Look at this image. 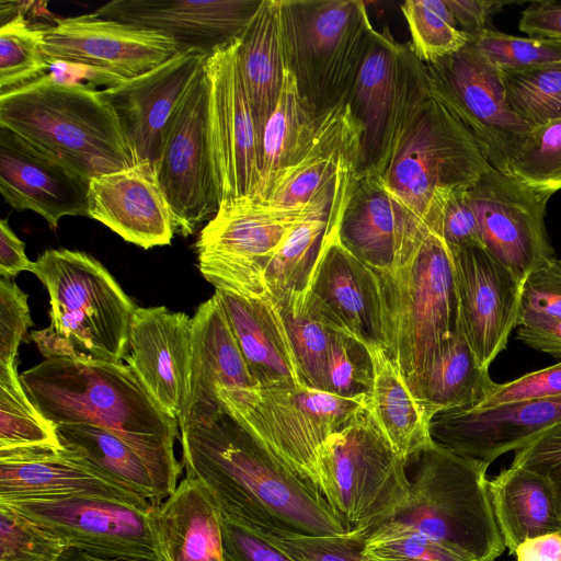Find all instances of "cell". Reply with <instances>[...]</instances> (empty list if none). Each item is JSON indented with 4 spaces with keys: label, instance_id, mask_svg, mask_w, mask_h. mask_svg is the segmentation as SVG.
I'll return each mask as SVG.
<instances>
[{
    "label": "cell",
    "instance_id": "6da1fadb",
    "mask_svg": "<svg viewBox=\"0 0 561 561\" xmlns=\"http://www.w3.org/2000/svg\"><path fill=\"white\" fill-rule=\"evenodd\" d=\"M180 440L186 474L211 490L224 516L248 527L283 525L350 540L322 494L279 463L222 403L214 415L181 426Z\"/></svg>",
    "mask_w": 561,
    "mask_h": 561
},
{
    "label": "cell",
    "instance_id": "7a4b0ae2",
    "mask_svg": "<svg viewBox=\"0 0 561 561\" xmlns=\"http://www.w3.org/2000/svg\"><path fill=\"white\" fill-rule=\"evenodd\" d=\"M34 405L54 426L88 424L129 445L153 472L164 499L178 486V420L127 365L92 358H48L20 375Z\"/></svg>",
    "mask_w": 561,
    "mask_h": 561
},
{
    "label": "cell",
    "instance_id": "3957f363",
    "mask_svg": "<svg viewBox=\"0 0 561 561\" xmlns=\"http://www.w3.org/2000/svg\"><path fill=\"white\" fill-rule=\"evenodd\" d=\"M0 126L89 181L136 165L102 90L51 73L0 95Z\"/></svg>",
    "mask_w": 561,
    "mask_h": 561
},
{
    "label": "cell",
    "instance_id": "277c9868",
    "mask_svg": "<svg viewBox=\"0 0 561 561\" xmlns=\"http://www.w3.org/2000/svg\"><path fill=\"white\" fill-rule=\"evenodd\" d=\"M377 276L383 301V350L414 396L428 364L459 325L451 254L428 229L403 262Z\"/></svg>",
    "mask_w": 561,
    "mask_h": 561
},
{
    "label": "cell",
    "instance_id": "5b68a950",
    "mask_svg": "<svg viewBox=\"0 0 561 561\" xmlns=\"http://www.w3.org/2000/svg\"><path fill=\"white\" fill-rule=\"evenodd\" d=\"M407 466L367 405L329 438L318 462L320 493L351 541L362 546L405 510L411 493Z\"/></svg>",
    "mask_w": 561,
    "mask_h": 561
},
{
    "label": "cell",
    "instance_id": "8992f818",
    "mask_svg": "<svg viewBox=\"0 0 561 561\" xmlns=\"http://www.w3.org/2000/svg\"><path fill=\"white\" fill-rule=\"evenodd\" d=\"M287 67L316 117L346 102L375 28L360 0H280Z\"/></svg>",
    "mask_w": 561,
    "mask_h": 561
},
{
    "label": "cell",
    "instance_id": "52a82bcc",
    "mask_svg": "<svg viewBox=\"0 0 561 561\" xmlns=\"http://www.w3.org/2000/svg\"><path fill=\"white\" fill-rule=\"evenodd\" d=\"M420 460L408 506L397 517L472 561H495L505 546L494 516L490 465L434 445Z\"/></svg>",
    "mask_w": 561,
    "mask_h": 561
},
{
    "label": "cell",
    "instance_id": "ba28073f",
    "mask_svg": "<svg viewBox=\"0 0 561 561\" xmlns=\"http://www.w3.org/2000/svg\"><path fill=\"white\" fill-rule=\"evenodd\" d=\"M33 273L49 295L50 328L81 358L121 363L129 351L135 304L92 255L49 249Z\"/></svg>",
    "mask_w": 561,
    "mask_h": 561
},
{
    "label": "cell",
    "instance_id": "9c48e42d",
    "mask_svg": "<svg viewBox=\"0 0 561 561\" xmlns=\"http://www.w3.org/2000/svg\"><path fill=\"white\" fill-rule=\"evenodd\" d=\"M225 409L285 468L320 492L318 462L329 438L364 405L307 386L218 390Z\"/></svg>",
    "mask_w": 561,
    "mask_h": 561
},
{
    "label": "cell",
    "instance_id": "30bf717a",
    "mask_svg": "<svg viewBox=\"0 0 561 561\" xmlns=\"http://www.w3.org/2000/svg\"><path fill=\"white\" fill-rule=\"evenodd\" d=\"M355 179L347 180L332 195L299 206L279 207L253 197L220 206L195 243L201 273L218 290L245 298L266 297L267 267L287 237Z\"/></svg>",
    "mask_w": 561,
    "mask_h": 561
},
{
    "label": "cell",
    "instance_id": "8fae6325",
    "mask_svg": "<svg viewBox=\"0 0 561 561\" xmlns=\"http://www.w3.org/2000/svg\"><path fill=\"white\" fill-rule=\"evenodd\" d=\"M431 94L425 62L387 26L375 30L347 98L362 127L364 174L382 175L415 113Z\"/></svg>",
    "mask_w": 561,
    "mask_h": 561
},
{
    "label": "cell",
    "instance_id": "7c38bea8",
    "mask_svg": "<svg viewBox=\"0 0 561 561\" xmlns=\"http://www.w3.org/2000/svg\"><path fill=\"white\" fill-rule=\"evenodd\" d=\"M489 165L473 138L431 91L380 178L424 224L438 193L470 188Z\"/></svg>",
    "mask_w": 561,
    "mask_h": 561
},
{
    "label": "cell",
    "instance_id": "4fadbf2b",
    "mask_svg": "<svg viewBox=\"0 0 561 561\" xmlns=\"http://www.w3.org/2000/svg\"><path fill=\"white\" fill-rule=\"evenodd\" d=\"M425 65L433 95L465 127L488 163L510 174L533 130L510 110L500 69L471 42Z\"/></svg>",
    "mask_w": 561,
    "mask_h": 561
},
{
    "label": "cell",
    "instance_id": "5bb4252c",
    "mask_svg": "<svg viewBox=\"0 0 561 561\" xmlns=\"http://www.w3.org/2000/svg\"><path fill=\"white\" fill-rule=\"evenodd\" d=\"M239 48L240 38L216 48L205 64L208 139L220 206L254 197L261 180V138Z\"/></svg>",
    "mask_w": 561,
    "mask_h": 561
},
{
    "label": "cell",
    "instance_id": "9a60e30c",
    "mask_svg": "<svg viewBox=\"0 0 561 561\" xmlns=\"http://www.w3.org/2000/svg\"><path fill=\"white\" fill-rule=\"evenodd\" d=\"M152 170L170 207L175 232L191 236L218 213L205 70L176 110Z\"/></svg>",
    "mask_w": 561,
    "mask_h": 561
},
{
    "label": "cell",
    "instance_id": "2e32d148",
    "mask_svg": "<svg viewBox=\"0 0 561 561\" xmlns=\"http://www.w3.org/2000/svg\"><path fill=\"white\" fill-rule=\"evenodd\" d=\"M484 249L523 284L554 259L545 216L552 196L489 165L468 190Z\"/></svg>",
    "mask_w": 561,
    "mask_h": 561
},
{
    "label": "cell",
    "instance_id": "e0dca14e",
    "mask_svg": "<svg viewBox=\"0 0 561 561\" xmlns=\"http://www.w3.org/2000/svg\"><path fill=\"white\" fill-rule=\"evenodd\" d=\"M43 53L51 65L81 66L122 82L141 76L180 51L169 35L95 12L42 25Z\"/></svg>",
    "mask_w": 561,
    "mask_h": 561
},
{
    "label": "cell",
    "instance_id": "ac0fdd59",
    "mask_svg": "<svg viewBox=\"0 0 561 561\" xmlns=\"http://www.w3.org/2000/svg\"><path fill=\"white\" fill-rule=\"evenodd\" d=\"M4 503L57 536L67 548L110 559L162 561L150 525L151 508L93 496Z\"/></svg>",
    "mask_w": 561,
    "mask_h": 561
},
{
    "label": "cell",
    "instance_id": "d6986e66",
    "mask_svg": "<svg viewBox=\"0 0 561 561\" xmlns=\"http://www.w3.org/2000/svg\"><path fill=\"white\" fill-rule=\"evenodd\" d=\"M208 56L197 48L180 50L154 69L102 90L136 164L153 167L171 121Z\"/></svg>",
    "mask_w": 561,
    "mask_h": 561
},
{
    "label": "cell",
    "instance_id": "ffe728a7",
    "mask_svg": "<svg viewBox=\"0 0 561 561\" xmlns=\"http://www.w3.org/2000/svg\"><path fill=\"white\" fill-rule=\"evenodd\" d=\"M449 251L460 325L479 364L489 369L517 328L522 283L482 245Z\"/></svg>",
    "mask_w": 561,
    "mask_h": 561
},
{
    "label": "cell",
    "instance_id": "44dd1931",
    "mask_svg": "<svg viewBox=\"0 0 561 561\" xmlns=\"http://www.w3.org/2000/svg\"><path fill=\"white\" fill-rule=\"evenodd\" d=\"M339 224L328 232L304 290L337 330L366 346L383 348V301L377 273L341 243Z\"/></svg>",
    "mask_w": 561,
    "mask_h": 561
},
{
    "label": "cell",
    "instance_id": "7402d4cb",
    "mask_svg": "<svg viewBox=\"0 0 561 561\" xmlns=\"http://www.w3.org/2000/svg\"><path fill=\"white\" fill-rule=\"evenodd\" d=\"M364 175L362 127L347 102L320 115L299 159L280 171L262 199L294 207L334 194L347 180Z\"/></svg>",
    "mask_w": 561,
    "mask_h": 561
},
{
    "label": "cell",
    "instance_id": "603a6c76",
    "mask_svg": "<svg viewBox=\"0 0 561 561\" xmlns=\"http://www.w3.org/2000/svg\"><path fill=\"white\" fill-rule=\"evenodd\" d=\"M559 423L561 396L443 411L432 416L428 428L435 445L491 465Z\"/></svg>",
    "mask_w": 561,
    "mask_h": 561
},
{
    "label": "cell",
    "instance_id": "cb8c5ba5",
    "mask_svg": "<svg viewBox=\"0 0 561 561\" xmlns=\"http://www.w3.org/2000/svg\"><path fill=\"white\" fill-rule=\"evenodd\" d=\"M427 228L377 174L362 175L341 217V243L377 273L391 272L422 240Z\"/></svg>",
    "mask_w": 561,
    "mask_h": 561
},
{
    "label": "cell",
    "instance_id": "d4e9b609",
    "mask_svg": "<svg viewBox=\"0 0 561 561\" xmlns=\"http://www.w3.org/2000/svg\"><path fill=\"white\" fill-rule=\"evenodd\" d=\"M93 496L144 511L149 501L95 471L62 447L0 449V501Z\"/></svg>",
    "mask_w": 561,
    "mask_h": 561
},
{
    "label": "cell",
    "instance_id": "484cf974",
    "mask_svg": "<svg viewBox=\"0 0 561 561\" xmlns=\"http://www.w3.org/2000/svg\"><path fill=\"white\" fill-rule=\"evenodd\" d=\"M192 318L167 307H137L124 358L160 407L183 416L190 398Z\"/></svg>",
    "mask_w": 561,
    "mask_h": 561
},
{
    "label": "cell",
    "instance_id": "4316f807",
    "mask_svg": "<svg viewBox=\"0 0 561 561\" xmlns=\"http://www.w3.org/2000/svg\"><path fill=\"white\" fill-rule=\"evenodd\" d=\"M262 0H116L95 10L100 16L162 32L180 50L211 54L242 36Z\"/></svg>",
    "mask_w": 561,
    "mask_h": 561
},
{
    "label": "cell",
    "instance_id": "83f0119b",
    "mask_svg": "<svg viewBox=\"0 0 561 561\" xmlns=\"http://www.w3.org/2000/svg\"><path fill=\"white\" fill-rule=\"evenodd\" d=\"M90 181L0 126V193L16 210L41 215L51 229L88 216Z\"/></svg>",
    "mask_w": 561,
    "mask_h": 561
},
{
    "label": "cell",
    "instance_id": "f1b7e54d",
    "mask_svg": "<svg viewBox=\"0 0 561 561\" xmlns=\"http://www.w3.org/2000/svg\"><path fill=\"white\" fill-rule=\"evenodd\" d=\"M88 217L144 249L169 244L175 232L170 207L146 163L92 178Z\"/></svg>",
    "mask_w": 561,
    "mask_h": 561
},
{
    "label": "cell",
    "instance_id": "f546056e",
    "mask_svg": "<svg viewBox=\"0 0 561 561\" xmlns=\"http://www.w3.org/2000/svg\"><path fill=\"white\" fill-rule=\"evenodd\" d=\"M252 387L255 383L214 294L198 306L192 318L190 398L179 428L217 413L221 408L218 390Z\"/></svg>",
    "mask_w": 561,
    "mask_h": 561
},
{
    "label": "cell",
    "instance_id": "4dcf8cb0",
    "mask_svg": "<svg viewBox=\"0 0 561 561\" xmlns=\"http://www.w3.org/2000/svg\"><path fill=\"white\" fill-rule=\"evenodd\" d=\"M149 517L162 561H225L221 510L199 479L186 474Z\"/></svg>",
    "mask_w": 561,
    "mask_h": 561
},
{
    "label": "cell",
    "instance_id": "1f68e13d",
    "mask_svg": "<svg viewBox=\"0 0 561 561\" xmlns=\"http://www.w3.org/2000/svg\"><path fill=\"white\" fill-rule=\"evenodd\" d=\"M215 295L255 387L304 385L285 324L273 299L270 296L245 298L218 289Z\"/></svg>",
    "mask_w": 561,
    "mask_h": 561
},
{
    "label": "cell",
    "instance_id": "d6a6232c",
    "mask_svg": "<svg viewBox=\"0 0 561 561\" xmlns=\"http://www.w3.org/2000/svg\"><path fill=\"white\" fill-rule=\"evenodd\" d=\"M494 516L508 554L527 538L561 533V517L550 480L510 466L489 480Z\"/></svg>",
    "mask_w": 561,
    "mask_h": 561
},
{
    "label": "cell",
    "instance_id": "836d02e7",
    "mask_svg": "<svg viewBox=\"0 0 561 561\" xmlns=\"http://www.w3.org/2000/svg\"><path fill=\"white\" fill-rule=\"evenodd\" d=\"M239 57L262 140L288 71L280 0H262L240 37Z\"/></svg>",
    "mask_w": 561,
    "mask_h": 561
},
{
    "label": "cell",
    "instance_id": "e575fe53",
    "mask_svg": "<svg viewBox=\"0 0 561 561\" xmlns=\"http://www.w3.org/2000/svg\"><path fill=\"white\" fill-rule=\"evenodd\" d=\"M373 385L366 405L394 451L408 461L433 447L430 417L381 346H367Z\"/></svg>",
    "mask_w": 561,
    "mask_h": 561
},
{
    "label": "cell",
    "instance_id": "d590c367",
    "mask_svg": "<svg viewBox=\"0 0 561 561\" xmlns=\"http://www.w3.org/2000/svg\"><path fill=\"white\" fill-rule=\"evenodd\" d=\"M472 352L462 328L443 345L425 369L414 397L430 420L438 412L478 408L494 386Z\"/></svg>",
    "mask_w": 561,
    "mask_h": 561
},
{
    "label": "cell",
    "instance_id": "8d00e7d4",
    "mask_svg": "<svg viewBox=\"0 0 561 561\" xmlns=\"http://www.w3.org/2000/svg\"><path fill=\"white\" fill-rule=\"evenodd\" d=\"M59 444L107 479L152 505L164 500L146 461L121 437L88 424L55 426Z\"/></svg>",
    "mask_w": 561,
    "mask_h": 561
},
{
    "label": "cell",
    "instance_id": "74e56055",
    "mask_svg": "<svg viewBox=\"0 0 561 561\" xmlns=\"http://www.w3.org/2000/svg\"><path fill=\"white\" fill-rule=\"evenodd\" d=\"M317 119L301 99L288 70L277 104L264 127L261 140V180L256 195L262 199L272 180L293 165L309 145Z\"/></svg>",
    "mask_w": 561,
    "mask_h": 561
},
{
    "label": "cell",
    "instance_id": "f35d334b",
    "mask_svg": "<svg viewBox=\"0 0 561 561\" xmlns=\"http://www.w3.org/2000/svg\"><path fill=\"white\" fill-rule=\"evenodd\" d=\"M347 202L336 199L317 209L293 230L267 267V296L278 299L306 289L324 239L330 229L340 222Z\"/></svg>",
    "mask_w": 561,
    "mask_h": 561
},
{
    "label": "cell",
    "instance_id": "ab89813d",
    "mask_svg": "<svg viewBox=\"0 0 561 561\" xmlns=\"http://www.w3.org/2000/svg\"><path fill=\"white\" fill-rule=\"evenodd\" d=\"M273 301L285 324L302 383L325 391L329 352L335 334L342 331L312 305L305 290L287 294Z\"/></svg>",
    "mask_w": 561,
    "mask_h": 561
},
{
    "label": "cell",
    "instance_id": "60d3db41",
    "mask_svg": "<svg viewBox=\"0 0 561 561\" xmlns=\"http://www.w3.org/2000/svg\"><path fill=\"white\" fill-rule=\"evenodd\" d=\"M500 71L510 110L533 131L561 119V60Z\"/></svg>",
    "mask_w": 561,
    "mask_h": 561
},
{
    "label": "cell",
    "instance_id": "b9f144b4",
    "mask_svg": "<svg viewBox=\"0 0 561 561\" xmlns=\"http://www.w3.org/2000/svg\"><path fill=\"white\" fill-rule=\"evenodd\" d=\"M3 2L9 8L1 5L0 95L41 79L51 67L43 53L41 26Z\"/></svg>",
    "mask_w": 561,
    "mask_h": 561
},
{
    "label": "cell",
    "instance_id": "7bdbcfd3",
    "mask_svg": "<svg viewBox=\"0 0 561 561\" xmlns=\"http://www.w3.org/2000/svg\"><path fill=\"white\" fill-rule=\"evenodd\" d=\"M61 447L56 430L28 398L18 366L0 369V449Z\"/></svg>",
    "mask_w": 561,
    "mask_h": 561
},
{
    "label": "cell",
    "instance_id": "ee69618b",
    "mask_svg": "<svg viewBox=\"0 0 561 561\" xmlns=\"http://www.w3.org/2000/svg\"><path fill=\"white\" fill-rule=\"evenodd\" d=\"M401 12L410 30V46L425 64L456 53L470 42L445 0H407L401 3Z\"/></svg>",
    "mask_w": 561,
    "mask_h": 561
},
{
    "label": "cell",
    "instance_id": "f6af8a7d",
    "mask_svg": "<svg viewBox=\"0 0 561 561\" xmlns=\"http://www.w3.org/2000/svg\"><path fill=\"white\" fill-rule=\"evenodd\" d=\"M360 551L365 561H472L459 549L398 518L375 529L364 540Z\"/></svg>",
    "mask_w": 561,
    "mask_h": 561
},
{
    "label": "cell",
    "instance_id": "bcb514c9",
    "mask_svg": "<svg viewBox=\"0 0 561 561\" xmlns=\"http://www.w3.org/2000/svg\"><path fill=\"white\" fill-rule=\"evenodd\" d=\"M510 174L542 193L561 190V119L531 131Z\"/></svg>",
    "mask_w": 561,
    "mask_h": 561
},
{
    "label": "cell",
    "instance_id": "7dc6e473",
    "mask_svg": "<svg viewBox=\"0 0 561 561\" xmlns=\"http://www.w3.org/2000/svg\"><path fill=\"white\" fill-rule=\"evenodd\" d=\"M66 549L57 536L0 502V561H60Z\"/></svg>",
    "mask_w": 561,
    "mask_h": 561
},
{
    "label": "cell",
    "instance_id": "c3c4849f",
    "mask_svg": "<svg viewBox=\"0 0 561 561\" xmlns=\"http://www.w3.org/2000/svg\"><path fill=\"white\" fill-rule=\"evenodd\" d=\"M371 385L373 364L367 346L344 332H337L328 356L325 392L355 399L366 397Z\"/></svg>",
    "mask_w": 561,
    "mask_h": 561
},
{
    "label": "cell",
    "instance_id": "681fc988",
    "mask_svg": "<svg viewBox=\"0 0 561 561\" xmlns=\"http://www.w3.org/2000/svg\"><path fill=\"white\" fill-rule=\"evenodd\" d=\"M469 36L478 51L499 69L524 68L561 60V41L519 37L486 27Z\"/></svg>",
    "mask_w": 561,
    "mask_h": 561
},
{
    "label": "cell",
    "instance_id": "f907efd6",
    "mask_svg": "<svg viewBox=\"0 0 561 561\" xmlns=\"http://www.w3.org/2000/svg\"><path fill=\"white\" fill-rule=\"evenodd\" d=\"M244 527L295 561H365L362 546L347 539L307 534L283 525Z\"/></svg>",
    "mask_w": 561,
    "mask_h": 561
},
{
    "label": "cell",
    "instance_id": "816d5d0a",
    "mask_svg": "<svg viewBox=\"0 0 561 561\" xmlns=\"http://www.w3.org/2000/svg\"><path fill=\"white\" fill-rule=\"evenodd\" d=\"M468 190L438 193L424 220L425 226L436 232L449 249L483 247Z\"/></svg>",
    "mask_w": 561,
    "mask_h": 561
},
{
    "label": "cell",
    "instance_id": "f5cc1de1",
    "mask_svg": "<svg viewBox=\"0 0 561 561\" xmlns=\"http://www.w3.org/2000/svg\"><path fill=\"white\" fill-rule=\"evenodd\" d=\"M27 294L10 278L0 279V369L16 365L19 345L33 327Z\"/></svg>",
    "mask_w": 561,
    "mask_h": 561
},
{
    "label": "cell",
    "instance_id": "db71d44e",
    "mask_svg": "<svg viewBox=\"0 0 561 561\" xmlns=\"http://www.w3.org/2000/svg\"><path fill=\"white\" fill-rule=\"evenodd\" d=\"M528 316L561 319V261L551 259L533 270L520 289L517 327Z\"/></svg>",
    "mask_w": 561,
    "mask_h": 561
},
{
    "label": "cell",
    "instance_id": "11a10c76",
    "mask_svg": "<svg viewBox=\"0 0 561 561\" xmlns=\"http://www.w3.org/2000/svg\"><path fill=\"white\" fill-rule=\"evenodd\" d=\"M511 466L530 469L550 480L561 517V423L514 450Z\"/></svg>",
    "mask_w": 561,
    "mask_h": 561
},
{
    "label": "cell",
    "instance_id": "9f6ffc18",
    "mask_svg": "<svg viewBox=\"0 0 561 561\" xmlns=\"http://www.w3.org/2000/svg\"><path fill=\"white\" fill-rule=\"evenodd\" d=\"M559 396H561V362L505 383L495 382L488 398L478 408Z\"/></svg>",
    "mask_w": 561,
    "mask_h": 561
},
{
    "label": "cell",
    "instance_id": "6f0895ef",
    "mask_svg": "<svg viewBox=\"0 0 561 561\" xmlns=\"http://www.w3.org/2000/svg\"><path fill=\"white\" fill-rule=\"evenodd\" d=\"M225 561H295L257 534L221 514Z\"/></svg>",
    "mask_w": 561,
    "mask_h": 561
},
{
    "label": "cell",
    "instance_id": "680465c9",
    "mask_svg": "<svg viewBox=\"0 0 561 561\" xmlns=\"http://www.w3.org/2000/svg\"><path fill=\"white\" fill-rule=\"evenodd\" d=\"M518 28L530 37L561 41V1L530 2L520 14Z\"/></svg>",
    "mask_w": 561,
    "mask_h": 561
},
{
    "label": "cell",
    "instance_id": "91938a15",
    "mask_svg": "<svg viewBox=\"0 0 561 561\" xmlns=\"http://www.w3.org/2000/svg\"><path fill=\"white\" fill-rule=\"evenodd\" d=\"M516 336L531 348L561 358V319L528 316L520 320Z\"/></svg>",
    "mask_w": 561,
    "mask_h": 561
},
{
    "label": "cell",
    "instance_id": "94428289",
    "mask_svg": "<svg viewBox=\"0 0 561 561\" xmlns=\"http://www.w3.org/2000/svg\"><path fill=\"white\" fill-rule=\"evenodd\" d=\"M35 262L28 260L25 243L13 232L7 219L0 221V276L10 278L20 272L34 271Z\"/></svg>",
    "mask_w": 561,
    "mask_h": 561
},
{
    "label": "cell",
    "instance_id": "6125c7cd",
    "mask_svg": "<svg viewBox=\"0 0 561 561\" xmlns=\"http://www.w3.org/2000/svg\"><path fill=\"white\" fill-rule=\"evenodd\" d=\"M445 2L458 27L469 35L485 28L489 15L510 3V1L491 0H445Z\"/></svg>",
    "mask_w": 561,
    "mask_h": 561
},
{
    "label": "cell",
    "instance_id": "be15d7a7",
    "mask_svg": "<svg viewBox=\"0 0 561 561\" xmlns=\"http://www.w3.org/2000/svg\"><path fill=\"white\" fill-rule=\"evenodd\" d=\"M513 556L515 561H561V533L527 538Z\"/></svg>",
    "mask_w": 561,
    "mask_h": 561
},
{
    "label": "cell",
    "instance_id": "e7e4bbea",
    "mask_svg": "<svg viewBox=\"0 0 561 561\" xmlns=\"http://www.w3.org/2000/svg\"><path fill=\"white\" fill-rule=\"evenodd\" d=\"M30 336L36 343L45 359L58 357L81 358L75 347L50 327L44 330L32 331Z\"/></svg>",
    "mask_w": 561,
    "mask_h": 561
},
{
    "label": "cell",
    "instance_id": "03108f58",
    "mask_svg": "<svg viewBox=\"0 0 561 561\" xmlns=\"http://www.w3.org/2000/svg\"><path fill=\"white\" fill-rule=\"evenodd\" d=\"M60 561H137V560H127V559H110V558H103L99 556H92L89 553H85L83 551L73 549V548H67L61 556Z\"/></svg>",
    "mask_w": 561,
    "mask_h": 561
}]
</instances>
